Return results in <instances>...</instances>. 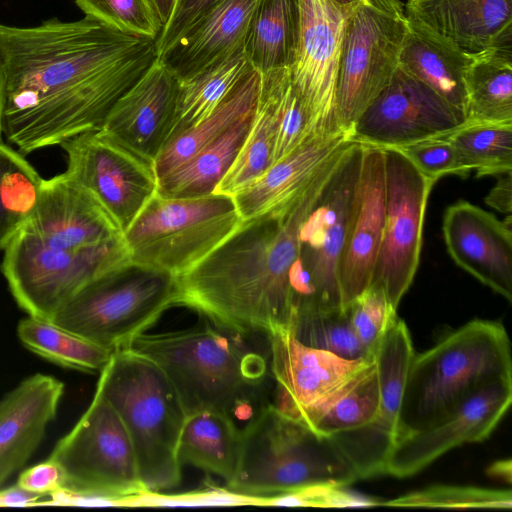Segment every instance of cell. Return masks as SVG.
Instances as JSON below:
<instances>
[{
    "mask_svg": "<svg viewBox=\"0 0 512 512\" xmlns=\"http://www.w3.org/2000/svg\"><path fill=\"white\" fill-rule=\"evenodd\" d=\"M249 66L242 46L194 77L179 81L180 89L170 137L207 117Z\"/></svg>",
    "mask_w": 512,
    "mask_h": 512,
    "instance_id": "35",
    "label": "cell"
},
{
    "mask_svg": "<svg viewBox=\"0 0 512 512\" xmlns=\"http://www.w3.org/2000/svg\"><path fill=\"white\" fill-rule=\"evenodd\" d=\"M379 403V382L373 359L342 387L300 412L295 420L316 435L329 438L371 424L378 415Z\"/></svg>",
    "mask_w": 512,
    "mask_h": 512,
    "instance_id": "32",
    "label": "cell"
},
{
    "mask_svg": "<svg viewBox=\"0 0 512 512\" xmlns=\"http://www.w3.org/2000/svg\"><path fill=\"white\" fill-rule=\"evenodd\" d=\"M300 29L292 84L306 111L309 136L332 132L343 38L349 13L332 0H299Z\"/></svg>",
    "mask_w": 512,
    "mask_h": 512,
    "instance_id": "15",
    "label": "cell"
},
{
    "mask_svg": "<svg viewBox=\"0 0 512 512\" xmlns=\"http://www.w3.org/2000/svg\"><path fill=\"white\" fill-rule=\"evenodd\" d=\"M3 251L1 272L18 306L47 321L89 282L130 261L116 222L66 172L42 179L33 211Z\"/></svg>",
    "mask_w": 512,
    "mask_h": 512,
    "instance_id": "3",
    "label": "cell"
},
{
    "mask_svg": "<svg viewBox=\"0 0 512 512\" xmlns=\"http://www.w3.org/2000/svg\"><path fill=\"white\" fill-rule=\"evenodd\" d=\"M500 378H512V358L506 329L496 321L472 320L415 353L399 411L398 440L437 424Z\"/></svg>",
    "mask_w": 512,
    "mask_h": 512,
    "instance_id": "5",
    "label": "cell"
},
{
    "mask_svg": "<svg viewBox=\"0 0 512 512\" xmlns=\"http://www.w3.org/2000/svg\"><path fill=\"white\" fill-rule=\"evenodd\" d=\"M405 14L464 51L512 42V0H407Z\"/></svg>",
    "mask_w": 512,
    "mask_h": 512,
    "instance_id": "25",
    "label": "cell"
},
{
    "mask_svg": "<svg viewBox=\"0 0 512 512\" xmlns=\"http://www.w3.org/2000/svg\"><path fill=\"white\" fill-rule=\"evenodd\" d=\"M80 10L116 31L156 41L162 31L149 0H75Z\"/></svg>",
    "mask_w": 512,
    "mask_h": 512,
    "instance_id": "41",
    "label": "cell"
},
{
    "mask_svg": "<svg viewBox=\"0 0 512 512\" xmlns=\"http://www.w3.org/2000/svg\"><path fill=\"white\" fill-rule=\"evenodd\" d=\"M254 113L255 110L180 167L159 178L157 192L177 198L214 193L239 155L251 129Z\"/></svg>",
    "mask_w": 512,
    "mask_h": 512,
    "instance_id": "33",
    "label": "cell"
},
{
    "mask_svg": "<svg viewBox=\"0 0 512 512\" xmlns=\"http://www.w3.org/2000/svg\"><path fill=\"white\" fill-rule=\"evenodd\" d=\"M164 28L170 21L179 0H149ZM162 28V30H163Z\"/></svg>",
    "mask_w": 512,
    "mask_h": 512,
    "instance_id": "51",
    "label": "cell"
},
{
    "mask_svg": "<svg viewBox=\"0 0 512 512\" xmlns=\"http://www.w3.org/2000/svg\"><path fill=\"white\" fill-rule=\"evenodd\" d=\"M264 506V498L249 497L221 488L212 483L200 488L177 494L144 492L127 498L122 507H206V506Z\"/></svg>",
    "mask_w": 512,
    "mask_h": 512,
    "instance_id": "43",
    "label": "cell"
},
{
    "mask_svg": "<svg viewBox=\"0 0 512 512\" xmlns=\"http://www.w3.org/2000/svg\"><path fill=\"white\" fill-rule=\"evenodd\" d=\"M408 29L400 0H365L348 17L335 97L337 129L358 118L391 82Z\"/></svg>",
    "mask_w": 512,
    "mask_h": 512,
    "instance_id": "11",
    "label": "cell"
},
{
    "mask_svg": "<svg viewBox=\"0 0 512 512\" xmlns=\"http://www.w3.org/2000/svg\"><path fill=\"white\" fill-rule=\"evenodd\" d=\"M415 354L405 322L397 317L373 355L380 403L375 420L331 438L355 468L359 479L384 474L387 458L398 440V419L405 381Z\"/></svg>",
    "mask_w": 512,
    "mask_h": 512,
    "instance_id": "17",
    "label": "cell"
},
{
    "mask_svg": "<svg viewBox=\"0 0 512 512\" xmlns=\"http://www.w3.org/2000/svg\"><path fill=\"white\" fill-rule=\"evenodd\" d=\"M396 310L376 284H370L345 309L358 340L371 355L397 319Z\"/></svg>",
    "mask_w": 512,
    "mask_h": 512,
    "instance_id": "42",
    "label": "cell"
},
{
    "mask_svg": "<svg viewBox=\"0 0 512 512\" xmlns=\"http://www.w3.org/2000/svg\"><path fill=\"white\" fill-rule=\"evenodd\" d=\"M512 463L510 459L498 460L490 465L487 473L495 478L501 479L508 484L511 483L512 479Z\"/></svg>",
    "mask_w": 512,
    "mask_h": 512,
    "instance_id": "52",
    "label": "cell"
},
{
    "mask_svg": "<svg viewBox=\"0 0 512 512\" xmlns=\"http://www.w3.org/2000/svg\"><path fill=\"white\" fill-rule=\"evenodd\" d=\"M264 506H302L320 508L370 507L381 504L331 483L310 484L290 492L264 497Z\"/></svg>",
    "mask_w": 512,
    "mask_h": 512,
    "instance_id": "45",
    "label": "cell"
},
{
    "mask_svg": "<svg viewBox=\"0 0 512 512\" xmlns=\"http://www.w3.org/2000/svg\"><path fill=\"white\" fill-rule=\"evenodd\" d=\"M398 149L434 182L446 175L465 179L471 172L447 136L423 140Z\"/></svg>",
    "mask_w": 512,
    "mask_h": 512,
    "instance_id": "44",
    "label": "cell"
},
{
    "mask_svg": "<svg viewBox=\"0 0 512 512\" xmlns=\"http://www.w3.org/2000/svg\"><path fill=\"white\" fill-rule=\"evenodd\" d=\"M43 495L30 492L15 484L0 490V507H26L39 504Z\"/></svg>",
    "mask_w": 512,
    "mask_h": 512,
    "instance_id": "50",
    "label": "cell"
},
{
    "mask_svg": "<svg viewBox=\"0 0 512 512\" xmlns=\"http://www.w3.org/2000/svg\"><path fill=\"white\" fill-rule=\"evenodd\" d=\"M16 484L30 492L49 496L63 488L64 475L55 462L47 459L24 470Z\"/></svg>",
    "mask_w": 512,
    "mask_h": 512,
    "instance_id": "48",
    "label": "cell"
},
{
    "mask_svg": "<svg viewBox=\"0 0 512 512\" xmlns=\"http://www.w3.org/2000/svg\"><path fill=\"white\" fill-rule=\"evenodd\" d=\"M466 89L467 123H512V43L472 53Z\"/></svg>",
    "mask_w": 512,
    "mask_h": 512,
    "instance_id": "34",
    "label": "cell"
},
{
    "mask_svg": "<svg viewBox=\"0 0 512 512\" xmlns=\"http://www.w3.org/2000/svg\"><path fill=\"white\" fill-rule=\"evenodd\" d=\"M241 451L225 487L249 497H271L315 484L347 486L358 473L331 438L320 437L270 402L241 429Z\"/></svg>",
    "mask_w": 512,
    "mask_h": 512,
    "instance_id": "7",
    "label": "cell"
},
{
    "mask_svg": "<svg viewBox=\"0 0 512 512\" xmlns=\"http://www.w3.org/2000/svg\"><path fill=\"white\" fill-rule=\"evenodd\" d=\"M259 87L260 72L250 65L207 117L169 138L153 162L157 178L180 167L252 113L257 105Z\"/></svg>",
    "mask_w": 512,
    "mask_h": 512,
    "instance_id": "29",
    "label": "cell"
},
{
    "mask_svg": "<svg viewBox=\"0 0 512 512\" xmlns=\"http://www.w3.org/2000/svg\"><path fill=\"white\" fill-rule=\"evenodd\" d=\"M291 84L290 68L260 72L259 95L251 129L235 162L214 193L233 196L273 164L282 108Z\"/></svg>",
    "mask_w": 512,
    "mask_h": 512,
    "instance_id": "28",
    "label": "cell"
},
{
    "mask_svg": "<svg viewBox=\"0 0 512 512\" xmlns=\"http://www.w3.org/2000/svg\"><path fill=\"white\" fill-rule=\"evenodd\" d=\"M345 150L290 206L242 221L205 259L177 276L176 306L247 336L290 331L300 228Z\"/></svg>",
    "mask_w": 512,
    "mask_h": 512,
    "instance_id": "2",
    "label": "cell"
},
{
    "mask_svg": "<svg viewBox=\"0 0 512 512\" xmlns=\"http://www.w3.org/2000/svg\"><path fill=\"white\" fill-rule=\"evenodd\" d=\"M17 335L30 351L61 366L100 373L113 351L97 345L51 321L28 316L17 326Z\"/></svg>",
    "mask_w": 512,
    "mask_h": 512,
    "instance_id": "36",
    "label": "cell"
},
{
    "mask_svg": "<svg viewBox=\"0 0 512 512\" xmlns=\"http://www.w3.org/2000/svg\"><path fill=\"white\" fill-rule=\"evenodd\" d=\"M155 41L85 18L0 24L3 137L27 155L100 130L157 59Z\"/></svg>",
    "mask_w": 512,
    "mask_h": 512,
    "instance_id": "1",
    "label": "cell"
},
{
    "mask_svg": "<svg viewBox=\"0 0 512 512\" xmlns=\"http://www.w3.org/2000/svg\"><path fill=\"white\" fill-rule=\"evenodd\" d=\"M485 203L500 213L512 212V171L503 174L485 198Z\"/></svg>",
    "mask_w": 512,
    "mask_h": 512,
    "instance_id": "49",
    "label": "cell"
},
{
    "mask_svg": "<svg viewBox=\"0 0 512 512\" xmlns=\"http://www.w3.org/2000/svg\"><path fill=\"white\" fill-rule=\"evenodd\" d=\"M64 475L58 505L117 506L145 491L121 419L96 389L86 411L49 458Z\"/></svg>",
    "mask_w": 512,
    "mask_h": 512,
    "instance_id": "8",
    "label": "cell"
},
{
    "mask_svg": "<svg viewBox=\"0 0 512 512\" xmlns=\"http://www.w3.org/2000/svg\"><path fill=\"white\" fill-rule=\"evenodd\" d=\"M399 68L424 83L446 103L467 114L466 72L472 53L408 19Z\"/></svg>",
    "mask_w": 512,
    "mask_h": 512,
    "instance_id": "27",
    "label": "cell"
},
{
    "mask_svg": "<svg viewBox=\"0 0 512 512\" xmlns=\"http://www.w3.org/2000/svg\"><path fill=\"white\" fill-rule=\"evenodd\" d=\"M299 29V0H258L243 44L249 64L259 72L291 68Z\"/></svg>",
    "mask_w": 512,
    "mask_h": 512,
    "instance_id": "31",
    "label": "cell"
},
{
    "mask_svg": "<svg viewBox=\"0 0 512 512\" xmlns=\"http://www.w3.org/2000/svg\"><path fill=\"white\" fill-rule=\"evenodd\" d=\"M476 177L512 171V123H465L447 135Z\"/></svg>",
    "mask_w": 512,
    "mask_h": 512,
    "instance_id": "38",
    "label": "cell"
},
{
    "mask_svg": "<svg viewBox=\"0 0 512 512\" xmlns=\"http://www.w3.org/2000/svg\"><path fill=\"white\" fill-rule=\"evenodd\" d=\"M466 123V115L398 67L391 82L352 128L353 141L402 148L444 137Z\"/></svg>",
    "mask_w": 512,
    "mask_h": 512,
    "instance_id": "16",
    "label": "cell"
},
{
    "mask_svg": "<svg viewBox=\"0 0 512 512\" xmlns=\"http://www.w3.org/2000/svg\"><path fill=\"white\" fill-rule=\"evenodd\" d=\"M340 8L351 14L365 0H332Z\"/></svg>",
    "mask_w": 512,
    "mask_h": 512,
    "instance_id": "53",
    "label": "cell"
},
{
    "mask_svg": "<svg viewBox=\"0 0 512 512\" xmlns=\"http://www.w3.org/2000/svg\"><path fill=\"white\" fill-rule=\"evenodd\" d=\"M60 146L67 155L66 174L96 199L124 233L157 192L153 162L101 129Z\"/></svg>",
    "mask_w": 512,
    "mask_h": 512,
    "instance_id": "14",
    "label": "cell"
},
{
    "mask_svg": "<svg viewBox=\"0 0 512 512\" xmlns=\"http://www.w3.org/2000/svg\"><path fill=\"white\" fill-rule=\"evenodd\" d=\"M64 384L35 374L0 400V486L20 469L41 443L55 418Z\"/></svg>",
    "mask_w": 512,
    "mask_h": 512,
    "instance_id": "24",
    "label": "cell"
},
{
    "mask_svg": "<svg viewBox=\"0 0 512 512\" xmlns=\"http://www.w3.org/2000/svg\"><path fill=\"white\" fill-rule=\"evenodd\" d=\"M242 223L232 196L156 194L123 233L131 262L179 276L199 264Z\"/></svg>",
    "mask_w": 512,
    "mask_h": 512,
    "instance_id": "10",
    "label": "cell"
},
{
    "mask_svg": "<svg viewBox=\"0 0 512 512\" xmlns=\"http://www.w3.org/2000/svg\"><path fill=\"white\" fill-rule=\"evenodd\" d=\"M42 179L25 155L0 141V250L33 211Z\"/></svg>",
    "mask_w": 512,
    "mask_h": 512,
    "instance_id": "37",
    "label": "cell"
},
{
    "mask_svg": "<svg viewBox=\"0 0 512 512\" xmlns=\"http://www.w3.org/2000/svg\"><path fill=\"white\" fill-rule=\"evenodd\" d=\"M308 137L310 136L306 111L300 96L291 84L282 108L273 163L289 154Z\"/></svg>",
    "mask_w": 512,
    "mask_h": 512,
    "instance_id": "46",
    "label": "cell"
},
{
    "mask_svg": "<svg viewBox=\"0 0 512 512\" xmlns=\"http://www.w3.org/2000/svg\"><path fill=\"white\" fill-rule=\"evenodd\" d=\"M290 332L301 343L344 359H373V355L358 340L345 310L296 314Z\"/></svg>",
    "mask_w": 512,
    "mask_h": 512,
    "instance_id": "39",
    "label": "cell"
},
{
    "mask_svg": "<svg viewBox=\"0 0 512 512\" xmlns=\"http://www.w3.org/2000/svg\"><path fill=\"white\" fill-rule=\"evenodd\" d=\"M274 400L280 412L295 419L342 387L373 362L348 360L301 343L290 331L267 337Z\"/></svg>",
    "mask_w": 512,
    "mask_h": 512,
    "instance_id": "19",
    "label": "cell"
},
{
    "mask_svg": "<svg viewBox=\"0 0 512 512\" xmlns=\"http://www.w3.org/2000/svg\"><path fill=\"white\" fill-rule=\"evenodd\" d=\"M176 297V276L128 261L89 282L51 322L114 352L147 332Z\"/></svg>",
    "mask_w": 512,
    "mask_h": 512,
    "instance_id": "9",
    "label": "cell"
},
{
    "mask_svg": "<svg viewBox=\"0 0 512 512\" xmlns=\"http://www.w3.org/2000/svg\"><path fill=\"white\" fill-rule=\"evenodd\" d=\"M384 217L383 150L362 144L356 207L339 265L343 311L372 282L383 237Z\"/></svg>",
    "mask_w": 512,
    "mask_h": 512,
    "instance_id": "22",
    "label": "cell"
},
{
    "mask_svg": "<svg viewBox=\"0 0 512 512\" xmlns=\"http://www.w3.org/2000/svg\"><path fill=\"white\" fill-rule=\"evenodd\" d=\"M512 217L500 221L466 201L448 206L442 232L454 263L494 292L512 301Z\"/></svg>",
    "mask_w": 512,
    "mask_h": 512,
    "instance_id": "20",
    "label": "cell"
},
{
    "mask_svg": "<svg viewBox=\"0 0 512 512\" xmlns=\"http://www.w3.org/2000/svg\"><path fill=\"white\" fill-rule=\"evenodd\" d=\"M179 89L178 78L157 57L115 103L101 130L154 162L171 135Z\"/></svg>",
    "mask_w": 512,
    "mask_h": 512,
    "instance_id": "21",
    "label": "cell"
},
{
    "mask_svg": "<svg viewBox=\"0 0 512 512\" xmlns=\"http://www.w3.org/2000/svg\"><path fill=\"white\" fill-rule=\"evenodd\" d=\"M96 389L126 428L145 491L178 487L177 449L187 414L164 373L141 356L116 350L99 373Z\"/></svg>",
    "mask_w": 512,
    "mask_h": 512,
    "instance_id": "6",
    "label": "cell"
},
{
    "mask_svg": "<svg viewBox=\"0 0 512 512\" xmlns=\"http://www.w3.org/2000/svg\"><path fill=\"white\" fill-rule=\"evenodd\" d=\"M219 0H179L169 21L155 41L157 56L162 55L209 8Z\"/></svg>",
    "mask_w": 512,
    "mask_h": 512,
    "instance_id": "47",
    "label": "cell"
},
{
    "mask_svg": "<svg viewBox=\"0 0 512 512\" xmlns=\"http://www.w3.org/2000/svg\"><path fill=\"white\" fill-rule=\"evenodd\" d=\"M381 149L385 217L371 284L380 286L397 309L419 267L426 207L436 182L422 174L400 149Z\"/></svg>",
    "mask_w": 512,
    "mask_h": 512,
    "instance_id": "13",
    "label": "cell"
},
{
    "mask_svg": "<svg viewBox=\"0 0 512 512\" xmlns=\"http://www.w3.org/2000/svg\"><path fill=\"white\" fill-rule=\"evenodd\" d=\"M362 144L352 142L327 181L299 233L297 266L306 275L315 311H343L339 265L355 212Z\"/></svg>",
    "mask_w": 512,
    "mask_h": 512,
    "instance_id": "12",
    "label": "cell"
},
{
    "mask_svg": "<svg viewBox=\"0 0 512 512\" xmlns=\"http://www.w3.org/2000/svg\"><path fill=\"white\" fill-rule=\"evenodd\" d=\"M352 142V131L346 130L308 137L232 196L242 221L277 213L290 206L332 158Z\"/></svg>",
    "mask_w": 512,
    "mask_h": 512,
    "instance_id": "23",
    "label": "cell"
},
{
    "mask_svg": "<svg viewBox=\"0 0 512 512\" xmlns=\"http://www.w3.org/2000/svg\"><path fill=\"white\" fill-rule=\"evenodd\" d=\"M381 505L401 508L510 509L512 493L510 490L474 486L433 485L384 501Z\"/></svg>",
    "mask_w": 512,
    "mask_h": 512,
    "instance_id": "40",
    "label": "cell"
},
{
    "mask_svg": "<svg viewBox=\"0 0 512 512\" xmlns=\"http://www.w3.org/2000/svg\"><path fill=\"white\" fill-rule=\"evenodd\" d=\"M3 102H4V74L3 68L0 60V141L3 140V132H2V111H3Z\"/></svg>",
    "mask_w": 512,
    "mask_h": 512,
    "instance_id": "54",
    "label": "cell"
},
{
    "mask_svg": "<svg viewBox=\"0 0 512 512\" xmlns=\"http://www.w3.org/2000/svg\"><path fill=\"white\" fill-rule=\"evenodd\" d=\"M257 1L219 0L158 58L179 81L201 73L243 46Z\"/></svg>",
    "mask_w": 512,
    "mask_h": 512,
    "instance_id": "26",
    "label": "cell"
},
{
    "mask_svg": "<svg viewBox=\"0 0 512 512\" xmlns=\"http://www.w3.org/2000/svg\"><path fill=\"white\" fill-rule=\"evenodd\" d=\"M201 319L186 329L145 332L120 350L155 364L187 415L216 411L234 418L264 398L271 378L269 360L246 341L247 335Z\"/></svg>",
    "mask_w": 512,
    "mask_h": 512,
    "instance_id": "4",
    "label": "cell"
},
{
    "mask_svg": "<svg viewBox=\"0 0 512 512\" xmlns=\"http://www.w3.org/2000/svg\"><path fill=\"white\" fill-rule=\"evenodd\" d=\"M511 402L512 378L488 383L437 424L398 440L387 458L384 474L412 476L455 447L485 440Z\"/></svg>",
    "mask_w": 512,
    "mask_h": 512,
    "instance_id": "18",
    "label": "cell"
},
{
    "mask_svg": "<svg viewBox=\"0 0 512 512\" xmlns=\"http://www.w3.org/2000/svg\"><path fill=\"white\" fill-rule=\"evenodd\" d=\"M241 437V429L227 414L216 411L189 414L178 442L179 463L221 477L227 485L238 467Z\"/></svg>",
    "mask_w": 512,
    "mask_h": 512,
    "instance_id": "30",
    "label": "cell"
}]
</instances>
